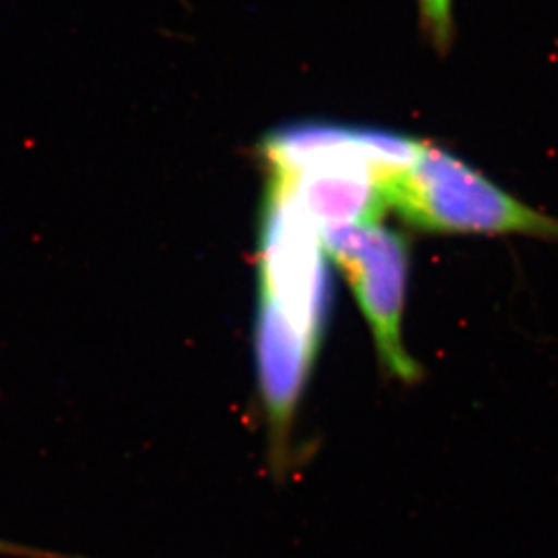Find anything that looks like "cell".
Segmentation results:
<instances>
[{"instance_id": "obj_1", "label": "cell", "mask_w": 558, "mask_h": 558, "mask_svg": "<svg viewBox=\"0 0 558 558\" xmlns=\"http://www.w3.org/2000/svg\"><path fill=\"white\" fill-rule=\"evenodd\" d=\"M257 269L255 349L315 365L331 313L329 257L320 230L275 180L264 201Z\"/></svg>"}, {"instance_id": "obj_2", "label": "cell", "mask_w": 558, "mask_h": 558, "mask_svg": "<svg viewBox=\"0 0 558 558\" xmlns=\"http://www.w3.org/2000/svg\"><path fill=\"white\" fill-rule=\"evenodd\" d=\"M387 208L434 233H515L558 241V221L517 201L445 148L423 143L412 167L385 185Z\"/></svg>"}, {"instance_id": "obj_3", "label": "cell", "mask_w": 558, "mask_h": 558, "mask_svg": "<svg viewBox=\"0 0 558 558\" xmlns=\"http://www.w3.org/2000/svg\"><path fill=\"white\" fill-rule=\"evenodd\" d=\"M327 257L348 280L369 324L374 348L385 373L403 384L422 376L403 342L409 248L405 239L378 225L338 228L322 233Z\"/></svg>"}, {"instance_id": "obj_4", "label": "cell", "mask_w": 558, "mask_h": 558, "mask_svg": "<svg viewBox=\"0 0 558 558\" xmlns=\"http://www.w3.org/2000/svg\"><path fill=\"white\" fill-rule=\"evenodd\" d=\"M452 4L453 0H417L422 26L439 51H445L452 40Z\"/></svg>"}, {"instance_id": "obj_5", "label": "cell", "mask_w": 558, "mask_h": 558, "mask_svg": "<svg viewBox=\"0 0 558 558\" xmlns=\"http://www.w3.org/2000/svg\"><path fill=\"white\" fill-rule=\"evenodd\" d=\"M0 554L33 558H65L59 557V555L46 554V551H37V549L24 548V546H16V544L4 543V541H0Z\"/></svg>"}]
</instances>
